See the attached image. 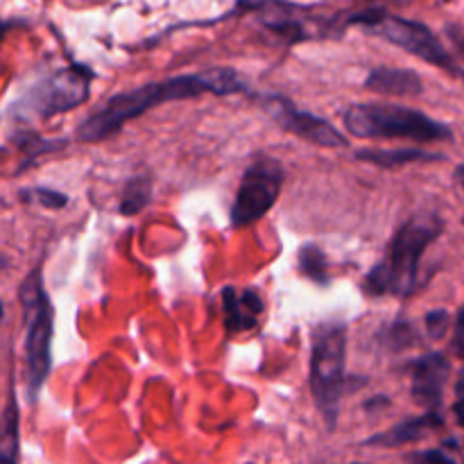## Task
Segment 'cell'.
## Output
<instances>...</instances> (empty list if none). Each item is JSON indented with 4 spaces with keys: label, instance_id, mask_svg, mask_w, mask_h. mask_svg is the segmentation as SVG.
Listing matches in <instances>:
<instances>
[{
    "label": "cell",
    "instance_id": "cell-5",
    "mask_svg": "<svg viewBox=\"0 0 464 464\" xmlns=\"http://www.w3.org/2000/svg\"><path fill=\"white\" fill-rule=\"evenodd\" d=\"M344 127L358 139H408L415 143L451 140V127L420 109L401 104L358 102L344 111Z\"/></svg>",
    "mask_w": 464,
    "mask_h": 464
},
{
    "label": "cell",
    "instance_id": "cell-28",
    "mask_svg": "<svg viewBox=\"0 0 464 464\" xmlns=\"http://www.w3.org/2000/svg\"><path fill=\"white\" fill-rule=\"evenodd\" d=\"M5 267H9V258L5 254H0V270H5Z\"/></svg>",
    "mask_w": 464,
    "mask_h": 464
},
{
    "label": "cell",
    "instance_id": "cell-18",
    "mask_svg": "<svg viewBox=\"0 0 464 464\" xmlns=\"http://www.w3.org/2000/svg\"><path fill=\"white\" fill-rule=\"evenodd\" d=\"M299 270L304 276H308L315 284L326 285L331 281L329 276V266H326V256L317 245H304L299 249Z\"/></svg>",
    "mask_w": 464,
    "mask_h": 464
},
{
    "label": "cell",
    "instance_id": "cell-16",
    "mask_svg": "<svg viewBox=\"0 0 464 464\" xmlns=\"http://www.w3.org/2000/svg\"><path fill=\"white\" fill-rule=\"evenodd\" d=\"M12 143L16 145L23 154V161H21V166H18V172H21V170H25V168H30L32 163H34L39 157H44V154L59 152V150L66 148L68 140L66 139H44V136L36 134V131L21 130V131H16V134H12Z\"/></svg>",
    "mask_w": 464,
    "mask_h": 464
},
{
    "label": "cell",
    "instance_id": "cell-19",
    "mask_svg": "<svg viewBox=\"0 0 464 464\" xmlns=\"http://www.w3.org/2000/svg\"><path fill=\"white\" fill-rule=\"evenodd\" d=\"M23 202L36 204V207H44L48 211H59V208L68 207V195L62 193V190L44 188V186H34V188H23L21 190Z\"/></svg>",
    "mask_w": 464,
    "mask_h": 464
},
{
    "label": "cell",
    "instance_id": "cell-8",
    "mask_svg": "<svg viewBox=\"0 0 464 464\" xmlns=\"http://www.w3.org/2000/svg\"><path fill=\"white\" fill-rule=\"evenodd\" d=\"M284 181L285 170L281 161H276L275 157H258L240 179L238 193L231 204V227L245 229L266 218V213L279 199Z\"/></svg>",
    "mask_w": 464,
    "mask_h": 464
},
{
    "label": "cell",
    "instance_id": "cell-14",
    "mask_svg": "<svg viewBox=\"0 0 464 464\" xmlns=\"http://www.w3.org/2000/svg\"><path fill=\"white\" fill-rule=\"evenodd\" d=\"M21 458V411L14 388L0 415V464H14Z\"/></svg>",
    "mask_w": 464,
    "mask_h": 464
},
{
    "label": "cell",
    "instance_id": "cell-22",
    "mask_svg": "<svg viewBox=\"0 0 464 464\" xmlns=\"http://www.w3.org/2000/svg\"><path fill=\"white\" fill-rule=\"evenodd\" d=\"M408 460L415 462H440V464H453V458L447 456L442 449H430V451H420L408 456Z\"/></svg>",
    "mask_w": 464,
    "mask_h": 464
},
{
    "label": "cell",
    "instance_id": "cell-27",
    "mask_svg": "<svg viewBox=\"0 0 464 464\" xmlns=\"http://www.w3.org/2000/svg\"><path fill=\"white\" fill-rule=\"evenodd\" d=\"M456 181L464 188V163H462V166L456 168Z\"/></svg>",
    "mask_w": 464,
    "mask_h": 464
},
{
    "label": "cell",
    "instance_id": "cell-25",
    "mask_svg": "<svg viewBox=\"0 0 464 464\" xmlns=\"http://www.w3.org/2000/svg\"><path fill=\"white\" fill-rule=\"evenodd\" d=\"M453 415H456L458 426L464 429V394H458L456 403H453Z\"/></svg>",
    "mask_w": 464,
    "mask_h": 464
},
{
    "label": "cell",
    "instance_id": "cell-15",
    "mask_svg": "<svg viewBox=\"0 0 464 464\" xmlns=\"http://www.w3.org/2000/svg\"><path fill=\"white\" fill-rule=\"evenodd\" d=\"M358 161L374 163L381 168H399L406 163H429V161H442V154H430L424 150L417 148H401V150H358L356 152Z\"/></svg>",
    "mask_w": 464,
    "mask_h": 464
},
{
    "label": "cell",
    "instance_id": "cell-31",
    "mask_svg": "<svg viewBox=\"0 0 464 464\" xmlns=\"http://www.w3.org/2000/svg\"><path fill=\"white\" fill-rule=\"evenodd\" d=\"M462 222H464V218H462Z\"/></svg>",
    "mask_w": 464,
    "mask_h": 464
},
{
    "label": "cell",
    "instance_id": "cell-30",
    "mask_svg": "<svg viewBox=\"0 0 464 464\" xmlns=\"http://www.w3.org/2000/svg\"><path fill=\"white\" fill-rule=\"evenodd\" d=\"M362 3H381V0H362Z\"/></svg>",
    "mask_w": 464,
    "mask_h": 464
},
{
    "label": "cell",
    "instance_id": "cell-1",
    "mask_svg": "<svg viewBox=\"0 0 464 464\" xmlns=\"http://www.w3.org/2000/svg\"><path fill=\"white\" fill-rule=\"evenodd\" d=\"M245 91H247V82L238 75V71L225 66L166 77V80L150 82V84L136 86V89L122 91L109 98L77 125L75 136L82 143H100V140L111 139L127 122L143 116L159 104L202 98V95L222 98V95L245 93Z\"/></svg>",
    "mask_w": 464,
    "mask_h": 464
},
{
    "label": "cell",
    "instance_id": "cell-2",
    "mask_svg": "<svg viewBox=\"0 0 464 464\" xmlns=\"http://www.w3.org/2000/svg\"><path fill=\"white\" fill-rule=\"evenodd\" d=\"M444 222L438 216H417L394 231L383 258L365 276L367 297H408L417 285V272L430 243L442 236Z\"/></svg>",
    "mask_w": 464,
    "mask_h": 464
},
{
    "label": "cell",
    "instance_id": "cell-11",
    "mask_svg": "<svg viewBox=\"0 0 464 464\" xmlns=\"http://www.w3.org/2000/svg\"><path fill=\"white\" fill-rule=\"evenodd\" d=\"M222 297V313H225V326L231 335H238L243 331H249L256 326L261 317L263 304L261 295L254 288L236 290L234 285H227L220 293Z\"/></svg>",
    "mask_w": 464,
    "mask_h": 464
},
{
    "label": "cell",
    "instance_id": "cell-20",
    "mask_svg": "<svg viewBox=\"0 0 464 464\" xmlns=\"http://www.w3.org/2000/svg\"><path fill=\"white\" fill-rule=\"evenodd\" d=\"M415 338H417V334H415V329H412L411 322L399 320V322H394V324L388 329V334L383 335V343L388 344L392 352H401V349L412 347V344H415Z\"/></svg>",
    "mask_w": 464,
    "mask_h": 464
},
{
    "label": "cell",
    "instance_id": "cell-7",
    "mask_svg": "<svg viewBox=\"0 0 464 464\" xmlns=\"http://www.w3.org/2000/svg\"><path fill=\"white\" fill-rule=\"evenodd\" d=\"M93 77L95 72L84 63L57 68L27 86L21 98L14 100L12 113L21 121L25 118L48 121L59 113L72 111L89 100Z\"/></svg>",
    "mask_w": 464,
    "mask_h": 464
},
{
    "label": "cell",
    "instance_id": "cell-3",
    "mask_svg": "<svg viewBox=\"0 0 464 464\" xmlns=\"http://www.w3.org/2000/svg\"><path fill=\"white\" fill-rule=\"evenodd\" d=\"M18 302L25 324V392L27 401L36 403L50 372H53V335H54V306L44 284V267L36 266L27 272L18 285Z\"/></svg>",
    "mask_w": 464,
    "mask_h": 464
},
{
    "label": "cell",
    "instance_id": "cell-21",
    "mask_svg": "<svg viewBox=\"0 0 464 464\" xmlns=\"http://www.w3.org/2000/svg\"><path fill=\"white\" fill-rule=\"evenodd\" d=\"M424 324L429 338L442 340L444 335L449 334V329H451V315H449V311H444V308H435V311H430L429 315H426Z\"/></svg>",
    "mask_w": 464,
    "mask_h": 464
},
{
    "label": "cell",
    "instance_id": "cell-24",
    "mask_svg": "<svg viewBox=\"0 0 464 464\" xmlns=\"http://www.w3.org/2000/svg\"><path fill=\"white\" fill-rule=\"evenodd\" d=\"M447 36H449V41H451V45L453 48H456V53L460 54V59L464 62V30L462 27H458V25H447Z\"/></svg>",
    "mask_w": 464,
    "mask_h": 464
},
{
    "label": "cell",
    "instance_id": "cell-17",
    "mask_svg": "<svg viewBox=\"0 0 464 464\" xmlns=\"http://www.w3.org/2000/svg\"><path fill=\"white\" fill-rule=\"evenodd\" d=\"M150 202H152V179H150L148 175L131 177L125 184V193H122V216H136V213L143 211Z\"/></svg>",
    "mask_w": 464,
    "mask_h": 464
},
{
    "label": "cell",
    "instance_id": "cell-23",
    "mask_svg": "<svg viewBox=\"0 0 464 464\" xmlns=\"http://www.w3.org/2000/svg\"><path fill=\"white\" fill-rule=\"evenodd\" d=\"M453 352L464 358V306L458 311L456 322H453Z\"/></svg>",
    "mask_w": 464,
    "mask_h": 464
},
{
    "label": "cell",
    "instance_id": "cell-26",
    "mask_svg": "<svg viewBox=\"0 0 464 464\" xmlns=\"http://www.w3.org/2000/svg\"><path fill=\"white\" fill-rule=\"evenodd\" d=\"M16 25H23L21 21H9V18H0V41L9 34Z\"/></svg>",
    "mask_w": 464,
    "mask_h": 464
},
{
    "label": "cell",
    "instance_id": "cell-12",
    "mask_svg": "<svg viewBox=\"0 0 464 464\" xmlns=\"http://www.w3.org/2000/svg\"><path fill=\"white\" fill-rule=\"evenodd\" d=\"M365 89L372 93L390 95V98H415V95H421L424 84H421V77L411 68L379 66L367 75Z\"/></svg>",
    "mask_w": 464,
    "mask_h": 464
},
{
    "label": "cell",
    "instance_id": "cell-10",
    "mask_svg": "<svg viewBox=\"0 0 464 464\" xmlns=\"http://www.w3.org/2000/svg\"><path fill=\"white\" fill-rule=\"evenodd\" d=\"M449 376H451V362L444 353L430 352L420 356L411 362L412 399L426 411H440Z\"/></svg>",
    "mask_w": 464,
    "mask_h": 464
},
{
    "label": "cell",
    "instance_id": "cell-6",
    "mask_svg": "<svg viewBox=\"0 0 464 464\" xmlns=\"http://www.w3.org/2000/svg\"><path fill=\"white\" fill-rule=\"evenodd\" d=\"M347 23L349 25H361L367 34L379 36V39L406 50L408 54H415L421 62L449 72L451 77L464 80V68L449 53L447 45L440 41V36L424 23L394 16V14H388L381 7H367L361 9V12L347 14Z\"/></svg>",
    "mask_w": 464,
    "mask_h": 464
},
{
    "label": "cell",
    "instance_id": "cell-4",
    "mask_svg": "<svg viewBox=\"0 0 464 464\" xmlns=\"http://www.w3.org/2000/svg\"><path fill=\"white\" fill-rule=\"evenodd\" d=\"M347 324L340 320L322 322L313 329L311 340V385L313 401L324 420L326 429L335 430L340 417V401L344 390L347 367Z\"/></svg>",
    "mask_w": 464,
    "mask_h": 464
},
{
    "label": "cell",
    "instance_id": "cell-13",
    "mask_svg": "<svg viewBox=\"0 0 464 464\" xmlns=\"http://www.w3.org/2000/svg\"><path fill=\"white\" fill-rule=\"evenodd\" d=\"M444 426L442 415L440 411H429L420 417H411V420L401 421L394 429L385 430V433L374 435V438L367 440V447H383V449H394L403 447V444H415L420 440H424L430 430Z\"/></svg>",
    "mask_w": 464,
    "mask_h": 464
},
{
    "label": "cell",
    "instance_id": "cell-29",
    "mask_svg": "<svg viewBox=\"0 0 464 464\" xmlns=\"http://www.w3.org/2000/svg\"><path fill=\"white\" fill-rule=\"evenodd\" d=\"M3 320H5V304L3 299H0V324H3Z\"/></svg>",
    "mask_w": 464,
    "mask_h": 464
},
{
    "label": "cell",
    "instance_id": "cell-9",
    "mask_svg": "<svg viewBox=\"0 0 464 464\" xmlns=\"http://www.w3.org/2000/svg\"><path fill=\"white\" fill-rule=\"evenodd\" d=\"M261 104L267 116L288 134L299 136L320 148H344L347 145V139L329 121L295 107L293 100L284 98V95H263Z\"/></svg>",
    "mask_w": 464,
    "mask_h": 464
}]
</instances>
